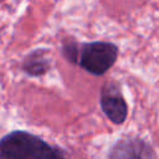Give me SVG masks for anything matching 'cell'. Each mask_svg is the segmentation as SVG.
Wrapping results in <instances>:
<instances>
[{
	"instance_id": "cell-4",
	"label": "cell",
	"mask_w": 159,
	"mask_h": 159,
	"mask_svg": "<svg viewBox=\"0 0 159 159\" xmlns=\"http://www.w3.org/2000/svg\"><path fill=\"white\" fill-rule=\"evenodd\" d=\"M109 158H153L155 153L145 142L135 139H124L118 142L108 154Z\"/></svg>"
},
{
	"instance_id": "cell-1",
	"label": "cell",
	"mask_w": 159,
	"mask_h": 159,
	"mask_svg": "<svg viewBox=\"0 0 159 159\" xmlns=\"http://www.w3.org/2000/svg\"><path fill=\"white\" fill-rule=\"evenodd\" d=\"M61 52L68 62L81 66L91 75L102 76L117 61L118 46L108 41L77 42L70 40L62 43Z\"/></svg>"
},
{
	"instance_id": "cell-5",
	"label": "cell",
	"mask_w": 159,
	"mask_h": 159,
	"mask_svg": "<svg viewBox=\"0 0 159 159\" xmlns=\"http://www.w3.org/2000/svg\"><path fill=\"white\" fill-rule=\"evenodd\" d=\"M51 68V58L47 56L45 48H35L31 51L22 62V70L25 73L32 77H40L47 73Z\"/></svg>"
},
{
	"instance_id": "cell-2",
	"label": "cell",
	"mask_w": 159,
	"mask_h": 159,
	"mask_svg": "<svg viewBox=\"0 0 159 159\" xmlns=\"http://www.w3.org/2000/svg\"><path fill=\"white\" fill-rule=\"evenodd\" d=\"M66 155L63 149L25 130H14L0 139L1 159H58Z\"/></svg>"
},
{
	"instance_id": "cell-3",
	"label": "cell",
	"mask_w": 159,
	"mask_h": 159,
	"mask_svg": "<svg viewBox=\"0 0 159 159\" xmlns=\"http://www.w3.org/2000/svg\"><path fill=\"white\" fill-rule=\"evenodd\" d=\"M99 104L106 117L114 124H122L128 116V106L117 82H107L101 89Z\"/></svg>"
}]
</instances>
